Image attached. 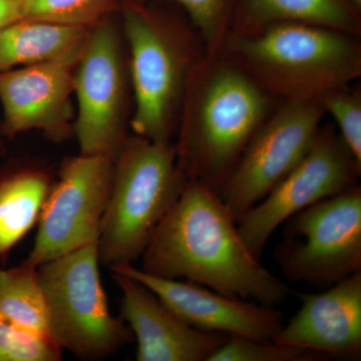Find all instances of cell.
<instances>
[{"mask_svg":"<svg viewBox=\"0 0 361 361\" xmlns=\"http://www.w3.org/2000/svg\"><path fill=\"white\" fill-rule=\"evenodd\" d=\"M142 259L148 274L264 305L283 303L292 292L247 248L218 192L197 180H187Z\"/></svg>","mask_w":361,"mask_h":361,"instance_id":"6da1fadb","label":"cell"},{"mask_svg":"<svg viewBox=\"0 0 361 361\" xmlns=\"http://www.w3.org/2000/svg\"><path fill=\"white\" fill-rule=\"evenodd\" d=\"M273 97L222 54H204L188 78L174 145L187 180L219 191L274 109Z\"/></svg>","mask_w":361,"mask_h":361,"instance_id":"7a4b0ae2","label":"cell"},{"mask_svg":"<svg viewBox=\"0 0 361 361\" xmlns=\"http://www.w3.org/2000/svg\"><path fill=\"white\" fill-rule=\"evenodd\" d=\"M219 54L283 102L320 99L361 77L358 35L310 23L231 32Z\"/></svg>","mask_w":361,"mask_h":361,"instance_id":"3957f363","label":"cell"},{"mask_svg":"<svg viewBox=\"0 0 361 361\" xmlns=\"http://www.w3.org/2000/svg\"><path fill=\"white\" fill-rule=\"evenodd\" d=\"M122 14L135 96L130 127L137 137L171 142L188 78L205 49L187 27L142 0H125Z\"/></svg>","mask_w":361,"mask_h":361,"instance_id":"277c9868","label":"cell"},{"mask_svg":"<svg viewBox=\"0 0 361 361\" xmlns=\"http://www.w3.org/2000/svg\"><path fill=\"white\" fill-rule=\"evenodd\" d=\"M114 179L97 239L99 263L133 264L182 194L187 178L174 145L127 137L114 159Z\"/></svg>","mask_w":361,"mask_h":361,"instance_id":"5b68a950","label":"cell"},{"mask_svg":"<svg viewBox=\"0 0 361 361\" xmlns=\"http://www.w3.org/2000/svg\"><path fill=\"white\" fill-rule=\"evenodd\" d=\"M99 264L92 243L37 267L49 334L80 360L106 357L134 339L123 318L111 315Z\"/></svg>","mask_w":361,"mask_h":361,"instance_id":"8992f818","label":"cell"},{"mask_svg":"<svg viewBox=\"0 0 361 361\" xmlns=\"http://www.w3.org/2000/svg\"><path fill=\"white\" fill-rule=\"evenodd\" d=\"M274 257L292 282L329 287L361 271V187L348 188L284 223Z\"/></svg>","mask_w":361,"mask_h":361,"instance_id":"52a82bcc","label":"cell"},{"mask_svg":"<svg viewBox=\"0 0 361 361\" xmlns=\"http://www.w3.org/2000/svg\"><path fill=\"white\" fill-rule=\"evenodd\" d=\"M325 115L319 99L283 102L272 111L218 191L236 223L302 160Z\"/></svg>","mask_w":361,"mask_h":361,"instance_id":"ba28073f","label":"cell"},{"mask_svg":"<svg viewBox=\"0 0 361 361\" xmlns=\"http://www.w3.org/2000/svg\"><path fill=\"white\" fill-rule=\"evenodd\" d=\"M360 173L361 166L336 128L322 126L302 160L237 222L247 248L261 260L280 226L313 204L357 185Z\"/></svg>","mask_w":361,"mask_h":361,"instance_id":"9c48e42d","label":"cell"},{"mask_svg":"<svg viewBox=\"0 0 361 361\" xmlns=\"http://www.w3.org/2000/svg\"><path fill=\"white\" fill-rule=\"evenodd\" d=\"M113 157L66 159L40 213L37 234L25 262L39 265L97 243L114 179Z\"/></svg>","mask_w":361,"mask_h":361,"instance_id":"30bf717a","label":"cell"},{"mask_svg":"<svg viewBox=\"0 0 361 361\" xmlns=\"http://www.w3.org/2000/svg\"><path fill=\"white\" fill-rule=\"evenodd\" d=\"M127 71L118 30L104 18L90 27L77 63L73 130L82 155L115 158L125 135Z\"/></svg>","mask_w":361,"mask_h":361,"instance_id":"8fae6325","label":"cell"},{"mask_svg":"<svg viewBox=\"0 0 361 361\" xmlns=\"http://www.w3.org/2000/svg\"><path fill=\"white\" fill-rule=\"evenodd\" d=\"M82 49L63 58L0 73L4 109L0 134L13 137L37 130L51 141L68 139L73 129L75 68Z\"/></svg>","mask_w":361,"mask_h":361,"instance_id":"7c38bea8","label":"cell"},{"mask_svg":"<svg viewBox=\"0 0 361 361\" xmlns=\"http://www.w3.org/2000/svg\"><path fill=\"white\" fill-rule=\"evenodd\" d=\"M110 269L141 282L183 322L202 331L272 341L283 326V314L275 306L225 295L191 281L154 276L133 264Z\"/></svg>","mask_w":361,"mask_h":361,"instance_id":"4fadbf2b","label":"cell"},{"mask_svg":"<svg viewBox=\"0 0 361 361\" xmlns=\"http://www.w3.org/2000/svg\"><path fill=\"white\" fill-rule=\"evenodd\" d=\"M113 272L121 317L137 339V361H208L229 336L190 326L135 278Z\"/></svg>","mask_w":361,"mask_h":361,"instance_id":"5bb4252c","label":"cell"},{"mask_svg":"<svg viewBox=\"0 0 361 361\" xmlns=\"http://www.w3.org/2000/svg\"><path fill=\"white\" fill-rule=\"evenodd\" d=\"M300 310L272 341L344 360L361 356V271L326 291L298 294Z\"/></svg>","mask_w":361,"mask_h":361,"instance_id":"9a60e30c","label":"cell"},{"mask_svg":"<svg viewBox=\"0 0 361 361\" xmlns=\"http://www.w3.org/2000/svg\"><path fill=\"white\" fill-rule=\"evenodd\" d=\"M303 23L360 35V11L349 0H237L230 32Z\"/></svg>","mask_w":361,"mask_h":361,"instance_id":"2e32d148","label":"cell"},{"mask_svg":"<svg viewBox=\"0 0 361 361\" xmlns=\"http://www.w3.org/2000/svg\"><path fill=\"white\" fill-rule=\"evenodd\" d=\"M90 30L28 18L16 21L0 30V73L80 51Z\"/></svg>","mask_w":361,"mask_h":361,"instance_id":"e0dca14e","label":"cell"},{"mask_svg":"<svg viewBox=\"0 0 361 361\" xmlns=\"http://www.w3.org/2000/svg\"><path fill=\"white\" fill-rule=\"evenodd\" d=\"M52 187L49 175L35 167L0 174V260L39 222Z\"/></svg>","mask_w":361,"mask_h":361,"instance_id":"ac0fdd59","label":"cell"},{"mask_svg":"<svg viewBox=\"0 0 361 361\" xmlns=\"http://www.w3.org/2000/svg\"><path fill=\"white\" fill-rule=\"evenodd\" d=\"M0 312L23 329L51 337L37 267L23 261L0 270Z\"/></svg>","mask_w":361,"mask_h":361,"instance_id":"d6986e66","label":"cell"},{"mask_svg":"<svg viewBox=\"0 0 361 361\" xmlns=\"http://www.w3.org/2000/svg\"><path fill=\"white\" fill-rule=\"evenodd\" d=\"M23 20L90 28L106 18L120 0H20Z\"/></svg>","mask_w":361,"mask_h":361,"instance_id":"ffe728a7","label":"cell"},{"mask_svg":"<svg viewBox=\"0 0 361 361\" xmlns=\"http://www.w3.org/2000/svg\"><path fill=\"white\" fill-rule=\"evenodd\" d=\"M148 1V0H142ZM182 7L207 54H219L231 30L237 0H166Z\"/></svg>","mask_w":361,"mask_h":361,"instance_id":"44dd1931","label":"cell"},{"mask_svg":"<svg viewBox=\"0 0 361 361\" xmlns=\"http://www.w3.org/2000/svg\"><path fill=\"white\" fill-rule=\"evenodd\" d=\"M61 353L51 337L23 329L0 312V361H59Z\"/></svg>","mask_w":361,"mask_h":361,"instance_id":"7402d4cb","label":"cell"},{"mask_svg":"<svg viewBox=\"0 0 361 361\" xmlns=\"http://www.w3.org/2000/svg\"><path fill=\"white\" fill-rule=\"evenodd\" d=\"M325 114L332 116L338 134L361 166V94L349 87L331 90L319 99Z\"/></svg>","mask_w":361,"mask_h":361,"instance_id":"603a6c76","label":"cell"},{"mask_svg":"<svg viewBox=\"0 0 361 361\" xmlns=\"http://www.w3.org/2000/svg\"><path fill=\"white\" fill-rule=\"evenodd\" d=\"M317 353L274 341L229 336L208 361H303L316 360Z\"/></svg>","mask_w":361,"mask_h":361,"instance_id":"cb8c5ba5","label":"cell"},{"mask_svg":"<svg viewBox=\"0 0 361 361\" xmlns=\"http://www.w3.org/2000/svg\"><path fill=\"white\" fill-rule=\"evenodd\" d=\"M23 20L20 0H0V30Z\"/></svg>","mask_w":361,"mask_h":361,"instance_id":"d4e9b609","label":"cell"},{"mask_svg":"<svg viewBox=\"0 0 361 361\" xmlns=\"http://www.w3.org/2000/svg\"><path fill=\"white\" fill-rule=\"evenodd\" d=\"M350 4L355 7L356 9L361 11V0H349Z\"/></svg>","mask_w":361,"mask_h":361,"instance_id":"484cf974","label":"cell"},{"mask_svg":"<svg viewBox=\"0 0 361 361\" xmlns=\"http://www.w3.org/2000/svg\"><path fill=\"white\" fill-rule=\"evenodd\" d=\"M4 146L1 142H0V156L4 155Z\"/></svg>","mask_w":361,"mask_h":361,"instance_id":"4316f807","label":"cell"},{"mask_svg":"<svg viewBox=\"0 0 361 361\" xmlns=\"http://www.w3.org/2000/svg\"><path fill=\"white\" fill-rule=\"evenodd\" d=\"M0 129H1V123H0Z\"/></svg>","mask_w":361,"mask_h":361,"instance_id":"83f0119b","label":"cell"}]
</instances>
